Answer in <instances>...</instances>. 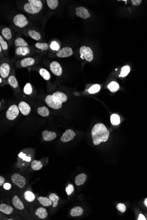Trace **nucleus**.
<instances>
[{"label": "nucleus", "mask_w": 147, "mask_h": 220, "mask_svg": "<svg viewBox=\"0 0 147 220\" xmlns=\"http://www.w3.org/2000/svg\"><path fill=\"white\" fill-rule=\"evenodd\" d=\"M132 2L133 5L138 6L142 3V0H132Z\"/></svg>", "instance_id": "44"}, {"label": "nucleus", "mask_w": 147, "mask_h": 220, "mask_svg": "<svg viewBox=\"0 0 147 220\" xmlns=\"http://www.w3.org/2000/svg\"></svg>", "instance_id": "50"}, {"label": "nucleus", "mask_w": 147, "mask_h": 220, "mask_svg": "<svg viewBox=\"0 0 147 220\" xmlns=\"http://www.w3.org/2000/svg\"><path fill=\"white\" fill-rule=\"evenodd\" d=\"M11 66L8 63L4 62L0 66V75L1 78L6 79L9 77Z\"/></svg>", "instance_id": "9"}, {"label": "nucleus", "mask_w": 147, "mask_h": 220, "mask_svg": "<svg viewBox=\"0 0 147 220\" xmlns=\"http://www.w3.org/2000/svg\"><path fill=\"white\" fill-rule=\"evenodd\" d=\"M5 183V179L2 176H0V186H1Z\"/></svg>", "instance_id": "47"}, {"label": "nucleus", "mask_w": 147, "mask_h": 220, "mask_svg": "<svg viewBox=\"0 0 147 220\" xmlns=\"http://www.w3.org/2000/svg\"><path fill=\"white\" fill-rule=\"evenodd\" d=\"M87 179V176L84 173H80L77 176L75 179V183L77 186H80L84 184Z\"/></svg>", "instance_id": "18"}, {"label": "nucleus", "mask_w": 147, "mask_h": 220, "mask_svg": "<svg viewBox=\"0 0 147 220\" xmlns=\"http://www.w3.org/2000/svg\"><path fill=\"white\" fill-rule=\"evenodd\" d=\"M23 91H24L25 94L28 95H30L32 93V86H31L30 84L27 83L25 85L24 89H23Z\"/></svg>", "instance_id": "38"}, {"label": "nucleus", "mask_w": 147, "mask_h": 220, "mask_svg": "<svg viewBox=\"0 0 147 220\" xmlns=\"http://www.w3.org/2000/svg\"><path fill=\"white\" fill-rule=\"evenodd\" d=\"M109 131L103 123L95 124L92 130V137L94 145H98L102 142H106L109 137Z\"/></svg>", "instance_id": "1"}, {"label": "nucleus", "mask_w": 147, "mask_h": 220, "mask_svg": "<svg viewBox=\"0 0 147 220\" xmlns=\"http://www.w3.org/2000/svg\"><path fill=\"white\" fill-rule=\"evenodd\" d=\"M24 198L28 202L33 201L35 199V195L33 193L30 191H27L24 194Z\"/></svg>", "instance_id": "34"}, {"label": "nucleus", "mask_w": 147, "mask_h": 220, "mask_svg": "<svg viewBox=\"0 0 147 220\" xmlns=\"http://www.w3.org/2000/svg\"><path fill=\"white\" fill-rule=\"evenodd\" d=\"M117 209L119 211H121L122 213H124L126 210V206L123 204H118L117 206Z\"/></svg>", "instance_id": "42"}, {"label": "nucleus", "mask_w": 147, "mask_h": 220, "mask_svg": "<svg viewBox=\"0 0 147 220\" xmlns=\"http://www.w3.org/2000/svg\"><path fill=\"white\" fill-rule=\"evenodd\" d=\"M39 72L40 75L45 80H49L51 78V75L47 69L44 68H41Z\"/></svg>", "instance_id": "28"}, {"label": "nucleus", "mask_w": 147, "mask_h": 220, "mask_svg": "<svg viewBox=\"0 0 147 220\" xmlns=\"http://www.w3.org/2000/svg\"><path fill=\"white\" fill-rule=\"evenodd\" d=\"M1 34L3 38L7 40H9L12 38V33L9 28L5 27L2 29Z\"/></svg>", "instance_id": "23"}, {"label": "nucleus", "mask_w": 147, "mask_h": 220, "mask_svg": "<svg viewBox=\"0 0 147 220\" xmlns=\"http://www.w3.org/2000/svg\"><path fill=\"white\" fill-rule=\"evenodd\" d=\"M13 208L11 206L5 204H2L0 205V211L6 215H10L13 211Z\"/></svg>", "instance_id": "20"}, {"label": "nucleus", "mask_w": 147, "mask_h": 220, "mask_svg": "<svg viewBox=\"0 0 147 220\" xmlns=\"http://www.w3.org/2000/svg\"><path fill=\"white\" fill-rule=\"evenodd\" d=\"M43 138L46 142H50L54 140L57 137V134L55 132L44 131L42 133Z\"/></svg>", "instance_id": "14"}, {"label": "nucleus", "mask_w": 147, "mask_h": 220, "mask_svg": "<svg viewBox=\"0 0 147 220\" xmlns=\"http://www.w3.org/2000/svg\"><path fill=\"white\" fill-rule=\"evenodd\" d=\"M51 71L56 76H60L63 73L62 68L59 62L56 61L51 62L49 66Z\"/></svg>", "instance_id": "8"}, {"label": "nucleus", "mask_w": 147, "mask_h": 220, "mask_svg": "<svg viewBox=\"0 0 147 220\" xmlns=\"http://www.w3.org/2000/svg\"><path fill=\"white\" fill-rule=\"evenodd\" d=\"M30 51L28 47H19L16 48L15 51V53L17 56H25L29 55Z\"/></svg>", "instance_id": "16"}, {"label": "nucleus", "mask_w": 147, "mask_h": 220, "mask_svg": "<svg viewBox=\"0 0 147 220\" xmlns=\"http://www.w3.org/2000/svg\"><path fill=\"white\" fill-rule=\"evenodd\" d=\"M137 220H147L146 218H145V217L142 214H140L139 215V217H138V219Z\"/></svg>", "instance_id": "46"}, {"label": "nucleus", "mask_w": 147, "mask_h": 220, "mask_svg": "<svg viewBox=\"0 0 147 220\" xmlns=\"http://www.w3.org/2000/svg\"><path fill=\"white\" fill-rule=\"evenodd\" d=\"M12 182L18 187L23 188L26 184V181L25 178L19 173H15L11 177Z\"/></svg>", "instance_id": "7"}, {"label": "nucleus", "mask_w": 147, "mask_h": 220, "mask_svg": "<svg viewBox=\"0 0 147 220\" xmlns=\"http://www.w3.org/2000/svg\"><path fill=\"white\" fill-rule=\"evenodd\" d=\"M31 167L34 171H38L43 167V164L40 161L34 160L31 163Z\"/></svg>", "instance_id": "29"}, {"label": "nucleus", "mask_w": 147, "mask_h": 220, "mask_svg": "<svg viewBox=\"0 0 147 220\" xmlns=\"http://www.w3.org/2000/svg\"><path fill=\"white\" fill-rule=\"evenodd\" d=\"M83 213L82 208L79 206L74 207L71 210L70 215L72 217L80 216L82 215Z\"/></svg>", "instance_id": "22"}, {"label": "nucleus", "mask_w": 147, "mask_h": 220, "mask_svg": "<svg viewBox=\"0 0 147 220\" xmlns=\"http://www.w3.org/2000/svg\"><path fill=\"white\" fill-rule=\"evenodd\" d=\"M37 112L41 116L44 117H47L49 115V111L46 106L39 107L37 110Z\"/></svg>", "instance_id": "21"}, {"label": "nucleus", "mask_w": 147, "mask_h": 220, "mask_svg": "<svg viewBox=\"0 0 147 220\" xmlns=\"http://www.w3.org/2000/svg\"><path fill=\"white\" fill-rule=\"evenodd\" d=\"M0 44L2 49L4 51H7L8 49V46L6 41L4 39L1 35L0 36Z\"/></svg>", "instance_id": "39"}, {"label": "nucleus", "mask_w": 147, "mask_h": 220, "mask_svg": "<svg viewBox=\"0 0 147 220\" xmlns=\"http://www.w3.org/2000/svg\"><path fill=\"white\" fill-rule=\"evenodd\" d=\"M108 88L111 92H116L120 89V85L118 84V83L115 82H112L108 85Z\"/></svg>", "instance_id": "30"}, {"label": "nucleus", "mask_w": 147, "mask_h": 220, "mask_svg": "<svg viewBox=\"0 0 147 220\" xmlns=\"http://www.w3.org/2000/svg\"><path fill=\"white\" fill-rule=\"evenodd\" d=\"M29 36L34 40L38 41L41 39V35L39 32L35 30H29L28 31Z\"/></svg>", "instance_id": "26"}, {"label": "nucleus", "mask_w": 147, "mask_h": 220, "mask_svg": "<svg viewBox=\"0 0 147 220\" xmlns=\"http://www.w3.org/2000/svg\"><path fill=\"white\" fill-rule=\"evenodd\" d=\"M100 89V85L95 84L90 87L88 90V92L90 94H95L98 92Z\"/></svg>", "instance_id": "37"}, {"label": "nucleus", "mask_w": 147, "mask_h": 220, "mask_svg": "<svg viewBox=\"0 0 147 220\" xmlns=\"http://www.w3.org/2000/svg\"><path fill=\"white\" fill-rule=\"evenodd\" d=\"M35 62V60L33 58H26L20 61V65L22 67H26L33 66L34 65Z\"/></svg>", "instance_id": "15"}, {"label": "nucleus", "mask_w": 147, "mask_h": 220, "mask_svg": "<svg viewBox=\"0 0 147 220\" xmlns=\"http://www.w3.org/2000/svg\"><path fill=\"white\" fill-rule=\"evenodd\" d=\"M36 215L41 219H43L47 217L48 213L46 211V209L43 207H40L38 208L35 212Z\"/></svg>", "instance_id": "24"}, {"label": "nucleus", "mask_w": 147, "mask_h": 220, "mask_svg": "<svg viewBox=\"0 0 147 220\" xmlns=\"http://www.w3.org/2000/svg\"><path fill=\"white\" fill-rule=\"evenodd\" d=\"M18 156L19 158L23 159V160L26 161L28 162H30L31 160V158H30V157H29V156H27V155H26L25 154H23L22 152L20 153V154H19Z\"/></svg>", "instance_id": "41"}, {"label": "nucleus", "mask_w": 147, "mask_h": 220, "mask_svg": "<svg viewBox=\"0 0 147 220\" xmlns=\"http://www.w3.org/2000/svg\"><path fill=\"white\" fill-rule=\"evenodd\" d=\"M0 83H2V78L1 77V78H0Z\"/></svg>", "instance_id": "49"}, {"label": "nucleus", "mask_w": 147, "mask_h": 220, "mask_svg": "<svg viewBox=\"0 0 147 220\" xmlns=\"http://www.w3.org/2000/svg\"><path fill=\"white\" fill-rule=\"evenodd\" d=\"M74 190V188L73 186L71 184H68L66 188V192L67 193V195H70L72 193Z\"/></svg>", "instance_id": "40"}, {"label": "nucleus", "mask_w": 147, "mask_h": 220, "mask_svg": "<svg viewBox=\"0 0 147 220\" xmlns=\"http://www.w3.org/2000/svg\"><path fill=\"white\" fill-rule=\"evenodd\" d=\"M38 200L42 205L44 206H50L52 205V201L49 198L47 197L40 196L38 198Z\"/></svg>", "instance_id": "27"}, {"label": "nucleus", "mask_w": 147, "mask_h": 220, "mask_svg": "<svg viewBox=\"0 0 147 220\" xmlns=\"http://www.w3.org/2000/svg\"><path fill=\"white\" fill-rule=\"evenodd\" d=\"M46 1L49 8L52 10L57 8L59 5V1L57 0H47Z\"/></svg>", "instance_id": "31"}, {"label": "nucleus", "mask_w": 147, "mask_h": 220, "mask_svg": "<svg viewBox=\"0 0 147 220\" xmlns=\"http://www.w3.org/2000/svg\"><path fill=\"white\" fill-rule=\"evenodd\" d=\"M19 111L18 106L12 105L9 106L6 112V117L9 121H13L18 116Z\"/></svg>", "instance_id": "6"}, {"label": "nucleus", "mask_w": 147, "mask_h": 220, "mask_svg": "<svg viewBox=\"0 0 147 220\" xmlns=\"http://www.w3.org/2000/svg\"><path fill=\"white\" fill-rule=\"evenodd\" d=\"M130 71H131V68H130V66H128V65L124 66L121 69L120 77H126L130 73Z\"/></svg>", "instance_id": "32"}, {"label": "nucleus", "mask_w": 147, "mask_h": 220, "mask_svg": "<svg viewBox=\"0 0 147 220\" xmlns=\"http://www.w3.org/2000/svg\"><path fill=\"white\" fill-rule=\"evenodd\" d=\"M49 198L53 202L52 207L54 208L56 207L58 205V201L60 199L59 196L56 194L52 193L49 195Z\"/></svg>", "instance_id": "33"}, {"label": "nucleus", "mask_w": 147, "mask_h": 220, "mask_svg": "<svg viewBox=\"0 0 147 220\" xmlns=\"http://www.w3.org/2000/svg\"><path fill=\"white\" fill-rule=\"evenodd\" d=\"M50 47L51 49H52L54 50L55 51H58L59 50V48H60L59 44L57 42H56V41H53L51 43L50 45Z\"/></svg>", "instance_id": "43"}, {"label": "nucleus", "mask_w": 147, "mask_h": 220, "mask_svg": "<svg viewBox=\"0 0 147 220\" xmlns=\"http://www.w3.org/2000/svg\"><path fill=\"white\" fill-rule=\"evenodd\" d=\"M79 52L82 58H84L89 62L93 60V53L91 48L85 46H83L80 48Z\"/></svg>", "instance_id": "5"}, {"label": "nucleus", "mask_w": 147, "mask_h": 220, "mask_svg": "<svg viewBox=\"0 0 147 220\" xmlns=\"http://www.w3.org/2000/svg\"><path fill=\"white\" fill-rule=\"evenodd\" d=\"M144 205L146 207H147V198H146L145 199H144Z\"/></svg>", "instance_id": "48"}, {"label": "nucleus", "mask_w": 147, "mask_h": 220, "mask_svg": "<svg viewBox=\"0 0 147 220\" xmlns=\"http://www.w3.org/2000/svg\"><path fill=\"white\" fill-rule=\"evenodd\" d=\"M73 54V51L72 49L70 47H66L58 51L56 53V56L59 58H64L71 56Z\"/></svg>", "instance_id": "10"}, {"label": "nucleus", "mask_w": 147, "mask_h": 220, "mask_svg": "<svg viewBox=\"0 0 147 220\" xmlns=\"http://www.w3.org/2000/svg\"><path fill=\"white\" fill-rule=\"evenodd\" d=\"M13 22L15 26L20 28L25 27L29 23L26 17L22 14L16 15L13 17Z\"/></svg>", "instance_id": "4"}, {"label": "nucleus", "mask_w": 147, "mask_h": 220, "mask_svg": "<svg viewBox=\"0 0 147 220\" xmlns=\"http://www.w3.org/2000/svg\"><path fill=\"white\" fill-rule=\"evenodd\" d=\"M76 136V134L71 129H67L61 137V141L63 143H67L73 140Z\"/></svg>", "instance_id": "12"}, {"label": "nucleus", "mask_w": 147, "mask_h": 220, "mask_svg": "<svg viewBox=\"0 0 147 220\" xmlns=\"http://www.w3.org/2000/svg\"><path fill=\"white\" fill-rule=\"evenodd\" d=\"M111 122L113 125H118L120 123V119L119 115L114 114L111 117Z\"/></svg>", "instance_id": "35"}, {"label": "nucleus", "mask_w": 147, "mask_h": 220, "mask_svg": "<svg viewBox=\"0 0 147 220\" xmlns=\"http://www.w3.org/2000/svg\"><path fill=\"white\" fill-rule=\"evenodd\" d=\"M14 44L16 48L19 47H28V44L25 40L21 38H18L14 41Z\"/></svg>", "instance_id": "25"}, {"label": "nucleus", "mask_w": 147, "mask_h": 220, "mask_svg": "<svg viewBox=\"0 0 147 220\" xmlns=\"http://www.w3.org/2000/svg\"><path fill=\"white\" fill-rule=\"evenodd\" d=\"M24 4L23 9L27 13L30 14H38L43 8V3L40 0H28Z\"/></svg>", "instance_id": "3"}, {"label": "nucleus", "mask_w": 147, "mask_h": 220, "mask_svg": "<svg viewBox=\"0 0 147 220\" xmlns=\"http://www.w3.org/2000/svg\"><path fill=\"white\" fill-rule=\"evenodd\" d=\"M7 81L8 84L12 88L14 89L18 88V82L16 78L14 75H12L9 76L8 78Z\"/></svg>", "instance_id": "19"}, {"label": "nucleus", "mask_w": 147, "mask_h": 220, "mask_svg": "<svg viewBox=\"0 0 147 220\" xmlns=\"http://www.w3.org/2000/svg\"><path fill=\"white\" fill-rule=\"evenodd\" d=\"M35 46L37 49L44 51L47 50L49 48V45L46 43L37 42L35 44Z\"/></svg>", "instance_id": "36"}, {"label": "nucleus", "mask_w": 147, "mask_h": 220, "mask_svg": "<svg viewBox=\"0 0 147 220\" xmlns=\"http://www.w3.org/2000/svg\"><path fill=\"white\" fill-rule=\"evenodd\" d=\"M12 204L15 208L19 210H22L24 208V205L17 195H15L12 198Z\"/></svg>", "instance_id": "17"}, {"label": "nucleus", "mask_w": 147, "mask_h": 220, "mask_svg": "<svg viewBox=\"0 0 147 220\" xmlns=\"http://www.w3.org/2000/svg\"><path fill=\"white\" fill-rule=\"evenodd\" d=\"M67 100V97L65 94L60 91L55 92L52 95H47L45 99V101L49 107L54 109L59 110L62 106L63 103Z\"/></svg>", "instance_id": "2"}, {"label": "nucleus", "mask_w": 147, "mask_h": 220, "mask_svg": "<svg viewBox=\"0 0 147 220\" xmlns=\"http://www.w3.org/2000/svg\"><path fill=\"white\" fill-rule=\"evenodd\" d=\"M76 14L78 17L83 19H87L90 16V14L87 9L83 7L80 6L76 8Z\"/></svg>", "instance_id": "11"}, {"label": "nucleus", "mask_w": 147, "mask_h": 220, "mask_svg": "<svg viewBox=\"0 0 147 220\" xmlns=\"http://www.w3.org/2000/svg\"><path fill=\"white\" fill-rule=\"evenodd\" d=\"M19 109L23 115L27 116L31 111V107L27 102L24 101H21L19 104Z\"/></svg>", "instance_id": "13"}, {"label": "nucleus", "mask_w": 147, "mask_h": 220, "mask_svg": "<svg viewBox=\"0 0 147 220\" xmlns=\"http://www.w3.org/2000/svg\"><path fill=\"white\" fill-rule=\"evenodd\" d=\"M11 188V185L8 183H6L4 184V188L6 190H9Z\"/></svg>", "instance_id": "45"}]
</instances>
